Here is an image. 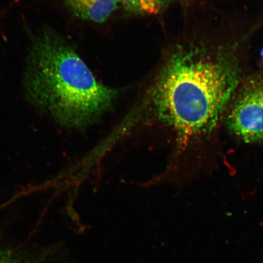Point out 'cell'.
Segmentation results:
<instances>
[{
  "label": "cell",
  "instance_id": "1",
  "mask_svg": "<svg viewBox=\"0 0 263 263\" xmlns=\"http://www.w3.org/2000/svg\"><path fill=\"white\" fill-rule=\"evenodd\" d=\"M24 84L34 106L62 126L72 127L93 122L118 94L98 82L77 52L49 29L32 39Z\"/></svg>",
  "mask_w": 263,
  "mask_h": 263
},
{
  "label": "cell",
  "instance_id": "5",
  "mask_svg": "<svg viewBox=\"0 0 263 263\" xmlns=\"http://www.w3.org/2000/svg\"><path fill=\"white\" fill-rule=\"evenodd\" d=\"M174 0H121L126 11L135 14L156 15Z\"/></svg>",
  "mask_w": 263,
  "mask_h": 263
},
{
  "label": "cell",
  "instance_id": "7",
  "mask_svg": "<svg viewBox=\"0 0 263 263\" xmlns=\"http://www.w3.org/2000/svg\"><path fill=\"white\" fill-rule=\"evenodd\" d=\"M261 54H262V57H263V49H262V52H261Z\"/></svg>",
  "mask_w": 263,
  "mask_h": 263
},
{
  "label": "cell",
  "instance_id": "3",
  "mask_svg": "<svg viewBox=\"0 0 263 263\" xmlns=\"http://www.w3.org/2000/svg\"><path fill=\"white\" fill-rule=\"evenodd\" d=\"M228 124L246 143L263 140V79L247 85L229 115Z\"/></svg>",
  "mask_w": 263,
  "mask_h": 263
},
{
  "label": "cell",
  "instance_id": "4",
  "mask_svg": "<svg viewBox=\"0 0 263 263\" xmlns=\"http://www.w3.org/2000/svg\"><path fill=\"white\" fill-rule=\"evenodd\" d=\"M78 17L95 23H103L109 17L121 0H64Z\"/></svg>",
  "mask_w": 263,
  "mask_h": 263
},
{
  "label": "cell",
  "instance_id": "6",
  "mask_svg": "<svg viewBox=\"0 0 263 263\" xmlns=\"http://www.w3.org/2000/svg\"><path fill=\"white\" fill-rule=\"evenodd\" d=\"M0 247V263H30L9 250Z\"/></svg>",
  "mask_w": 263,
  "mask_h": 263
},
{
  "label": "cell",
  "instance_id": "2",
  "mask_svg": "<svg viewBox=\"0 0 263 263\" xmlns=\"http://www.w3.org/2000/svg\"><path fill=\"white\" fill-rule=\"evenodd\" d=\"M239 82L229 59L195 48H179L167 59L152 98L161 117L189 139L216 126Z\"/></svg>",
  "mask_w": 263,
  "mask_h": 263
}]
</instances>
